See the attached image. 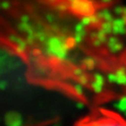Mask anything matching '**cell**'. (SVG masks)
I'll list each match as a JSON object with an SVG mask.
<instances>
[{"label":"cell","mask_w":126,"mask_h":126,"mask_svg":"<svg viewBox=\"0 0 126 126\" xmlns=\"http://www.w3.org/2000/svg\"><path fill=\"white\" fill-rule=\"evenodd\" d=\"M76 126H126V120L114 111L97 109L80 119Z\"/></svg>","instance_id":"cell-1"}]
</instances>
